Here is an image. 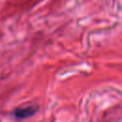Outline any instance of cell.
<instances>
[{
    "label": "cell",
    "mask_w": 122,
    "mask_h": 122,
    "mask_svg": "<svg viewBox=\"0 0 122 122\" xmlns=\"http://www.w3.org/2000/svg\"><path fill=\"white\" fill-rule=\"evenodd\" d=\"M35 112H36L35 107L29 106V107H25V108L15 109L12 112V115L17 119H24V118H28V117H30L31 115H33Z\"/></svg>",
    "instance_id": "6da1fadb"
}]
</instances>
